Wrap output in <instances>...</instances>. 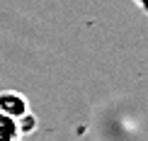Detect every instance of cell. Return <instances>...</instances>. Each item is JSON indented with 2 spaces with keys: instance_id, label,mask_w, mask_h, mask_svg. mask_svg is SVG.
Wrapping results in <instances>:
<instances>
[{
  "instance_id": "6da1fadb",
  "label": "cell",
  "mask_w": 148,
  "mask_h": 141,
  "mask_svg": "<svg viewBox=\"0 0 148 141\" xmlns=\"http://www.w3.org/2000/svg\"><path fill=\"white\" fill-rule=\"evenodd\" d=\"M0 112L17 122L22 136L36 129V117H34L32 109H29V102H27V97H24L22 93L3 90V93H0Z\"/></svg>"
},
{
  "instance_id": "7a4b0ae2",
  "label": "cell",
  "mask_w": 148,
  "mask_h": 141,
  "mask_svg": "<svg viewBox=\"0 0 148 141\" xmlns=\"http://www.w3.org/2000/svg\"><path fill=\"white\" fill-rule=\"evenodd\" d=\"M0 141H22V131L15 119L0 112Z\"/></svg>"
}]
</instances>
